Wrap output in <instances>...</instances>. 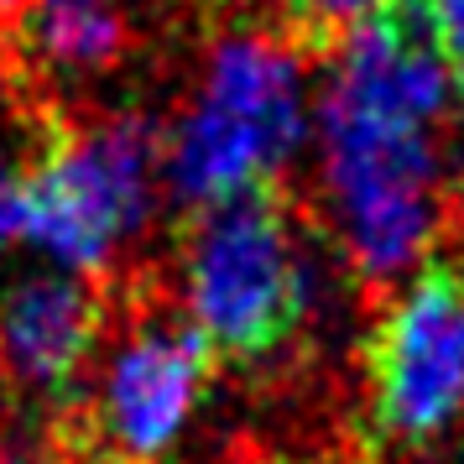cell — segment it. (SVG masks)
Here are the masks:
<instances>
[{
    "label": "cell",
    "mask_w": 464,
    "mask_h": 464,
    "mask_svg": "<svg viewBox=\"0 0 464 464\" xmlns=\"http://www.w3.org/2000/svg\"><path fill=\"white\" fill-rule=\"evenodd\" d=\"M26 240V168L0 151V251Z\"/></svg>",
    "instance_id": "11"
},
{
    "label": "cell",
    "mask_w": 464,
    "mask_h": 464,
    "mask_svg": "<svg viewBox=\"0 0 464 464\" xmlns=\"http://www.w3.org/2000/svg\"><path fill=\"white\" fill-rule=\"evenodd\" d=\"M376 428L401 449L439 443L464 412V266L433 251L381 308L365 350Z\"/></svg>",
    "instance_id": "5"
},
{
    "label": "cell",
    "mask_w": 464,
    "mask_h": 464,
    "mask_svg": "<svg viewBox=\"0 0 464 464\" xmlns=\"http://www.w3.org/2000/svg\"><path fill=\"white\" fill-rule=\"evenodd\" d=\"M209 365L214 350L188 318L151 314L130 324L89 397L94 449L110 464H162L198 412Z\"/></svg>",
    "instance_id": "6"
},
{
    "label": "cell",
    "mask_w": 464,
    "mask_h": 464,
    "mask_svg": "<svg viewBox=\"0 0 464 464\" xmlns=\"http://www.w3.org/2000/svg\"><path fill=\"white\" fill-rule=\"evenodd\" d=\"M459 219H464V193H459Z\"/></svg>",
    "instance_id": "12"
},
{
    "label": "cell",
    "mask_w": 464,
    "mask_h": 464,
    "mask_svg": "<svg viewBox=\"0 0 464 464\" xmlns=\"http://www.w3.org/2000/svg\"><path fill=\"white\" fill-rule=\"evenodd\" d=\"M16 43L32 73L47 84H89L126 58L130 5L126 0H26Z\"/></svg>",
    "instance_id": "8"
},
{
    "label": "cell",
    "mask_w": 464,
    "mask_h": 464,
    "mask_svg": "<svg viewBox=\"0 0 464 464\" xmlns=\"http://www.w3.org/2000/svg\"><path fill=\"white\" fill-rule=\"evenodd\" d=\"M314 308V261L272 193L198 214L183 246V318L225 360H266Z\"/></svg>",
    "instance_id": "3"
},
{
    "label": "cell",
    "mask_w": 464,
    "mask_h": 464,
    "mask_svg": "<svg viewBox=\"0 0 464 464\" xmlns=\"http://www.w3.org/2000/svg\"><path fill=\"white\" fill-rule=\"evenodd\" d=\"M314 130L308 63L287 32L230 26L204 47L188 105L162 141V178L183 209L204 214L266 193Z\"/></svg>",
    "instance_id": "2"
},
{
    "label": "cell",
    "mask_w": 464,
    "mask_h": 464,
    "mask_svg": "<svg viewBox=\"0 0 464 464\" xmlns=\"http://www.w3.org/2000/svg\"><path fill=\"white\" fill-rule=\"evenodd\" d=\"M100 339V297L73 272H37L0 293V371L32 392H68Z\"/></svg>",
    "instance_id": "7"
},
{
    "label": "cell",
    "mask_w": 464,
    "mask_h": 464,
    "mask_svg": "<svg viewBox=\"0 0 464 464\" xmlns=\"http://www.w3.org/2000/svg\"><path fill=\"white\" fill-rule=\"evenodd\" d=\"M418 11L433 32V47L449 68V89L464 110V0H418Z\"/></svg>",
    "instance_id": "10"
},
{
    "label": "cell",
    "mask_w": 464,
    "mask_h": 464,
    "mask_svg": "<svg viewBox=\"0 0 464 464\" xmlns=\"http://www.w3.org/2000/svg\"><path fill=\"white\" fill-rule=\"evenodd\" d=\"M392 0H266L276 22L297 32V37H314V43H329V37H350L355 26L376 22Z\"/></svg>",
    "instance_id": "9"
},
{
    "label": "cell",
    "mask_w": 464,
    "mask_h": 464,
    "mask_svg": "<svg viewBox=\"0 0 464 464\" xmlns=\"http://www.w3.org/2000/svg\"><path fill=\"white\" fill-rule=\"evenodd\" d=\"M449 68L418 0L339 37L314 105L318 183L344 261L371 287L422 266L443 240Z\"/></svg>",
    "instance_id": "1"
},
{
    "label": "cell",
    "mask_w": 464,
    "mask_h": 464,
    "mask_svg": "<svg viewBox=\"0 0 464 464\" xmlns=\"http://www.w3.org/2000/svg\"><path fill=\"white\" fill-rule=\"evenodd\" d=\"M157 172L162 136L141 115L63 130L26 168V240L73 276L100 272L147 225Z\"/></svg>",
    "instance_id": "4"
}]
</instances>
